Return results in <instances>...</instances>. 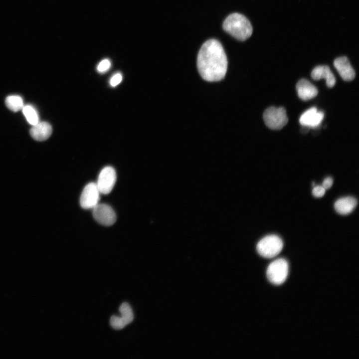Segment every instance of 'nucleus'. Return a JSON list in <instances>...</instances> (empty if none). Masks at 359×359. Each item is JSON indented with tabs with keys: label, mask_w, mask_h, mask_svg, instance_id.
<instances>
[{
	"label": "nucleus",
	"mask_w": 359,
	"mask_h": 359,
	"mask_svg": "<svg viewBox=\"0 0 359 359\" xmlns=\"http://www.w3.org/2000/svg\"><path fill=\"white\" fill-rule=\"evenodd\" d=\"M6 107L13 112H17L22 109L23 101L22 98L18 95H10L5 100Z\"/></svg>",
	"instance_id": "15"
},
{
	"label": "nucleus",
	"mask_w": 359,
	"mask_h": 359,
	"mask_svg": "<svg viewBox=\"0 0 359 359\" xmlns=\"http://www.w3.org/2000/svg\"><path fill=\"white\" fill-rule=\"evenodd\" d=\"M324 117L322 111H318L316 107H312L301 115L299 122L303 126L315 128L321 124Z\"/></svg>",
	"instance_id": "9"
},
{
	"label": "nucleus",
	"mask_w": 359,
	"mask_h": 359,
	"mask_svg": "<svg viewBox=\"0 0 359 359\" xmlns=\"http://www.w3.org/2000/svg\"><path fill=\"white\" fill-rule=\"evenodd\" d=\"M288 274V264L283 258L277 259L268 266L267 276L269 281L275 285H280L286 280Z\"/></svg>",
	"instance_id": "5"
},
{
	"label": "nucleus",
	"mask_w": 359,
	"mask_h": 359,
	"mask_svg": "<svg viewBox=\"0 0 359 359\" xmlns=\"http://www.w3.org/2000/svg\"><path fill=\"white\" fill-rule=\"evenodd\" d=\"M334 65L343 80L350 81L355 78V71L347 57L336 58L334 61Z\"/></svg>",
	"instance_id": "10"
},
{
	"label": "nucleus",
	"mask_w": 359,
	"mask_h": 359,
	"mask_svg": "<svg viewBox=\"0 0 359 359\" xmlns=\"http://www.w3.org/2000/svg\"><path fill=\"white\" fill-rule=\"evenodd\" d=\"M357 205V199L352 196L339 198L335 203L334 207L339 214L346 215L351 213Z\"/></svg>",
	"instance_id": "14"
},
{
	"label": "nucleus",
	"mask_w": 359,
	"mask_h": 359,
	"mask_svg": "<svg viewBox=\"0 0 359 359\" xmlns=\"http://www.w3.org/2000/svg\"><path fill=\"white\" fill-rule=\"evenodd\" d=\"M197 69L201 77L208 82L222 80L227 69V59L222 45L210 39L201 46L197 57Z\"/></svg>",
	"instance_id": "1"
},
{
	"label": "nucleus",
	"mask_w": 359,
	"mask_h": 359,
	"mask_svg": "<svg viewBox=\"0 0 359 359\" xmlns=\"http://www.w3.org/2000/svg\"><path fill=\"white\" fill-rule=\"evenodd\" d=\"M52 127L46 122H38L33 125L30 130L31 136L35 140L42 141L47 139L51 135Z\"/></svg>",
	"instance_id": "13"
},
{
	"label": "nucleus",
	"mask_w": 359,
	"mask_h": 359,
	"mask_svg": "<svg viewBox=\"0 0 359 359\" xmlns=\"http://www.w3.org/2000/svg\"><path fill=\"white\" fill-rule=\"evenodd\" d=\"M122 79V74L120 72H117L111 77L109 84L112 87H116L121 82Z\"/></svg>",
	"instance_id": "20"
},
{
	"label": "nucleus",
	"mask_w": 359,
	"mask_h": 359,
	"mask_svg": "<svg viewBox=\"0 0 359 359\" xmlns=\"http://www.w3.org/2000/svg\"><path fill=\"white\" fill-rule=\"evenodd\" d=\"M119 311L121 314V318L127 325L133 321L134 319L133 313L128 303L124 302L122 303L119 307Z\"/></svg>",
	"instance_id": "17"
},
{
	"label": "nucleus",
	"mask_w": 359,
	"mask_h": 359,
	"mask_svg": "<svg viewBox=\"0 0 359 359\" xmlns=\"http://www.w3.org/2000/svg\"><path fill=\"white\" fill-rule=\"evenodd\" d=\"M312 78L315 80L325 79L326 85L332 88L336 84V78L329 66L320 65L315 67L311 72Z\"/></svg>",
	"instance_id": "12"
},
{
	"label": "nucleus",
	"mask_w": 359,
	"mask_h": 359,
	"mask_svg": "<svg viewBox=\"0 0 359 359\" xmlns=\"http://www.w3.org/2000/svg\"><path fill=\"white\" fill-rule=\"evenodd\" d=\"M116 181V173L115 169L112 167L107 166L100 172L96 183L100 193L107 194L111 191Z\"/></svg>",
	"instance_id": "6"
},
{
	"label": "nucleus",
	"mask_w": 359,
	"mask_h": 359,
	"mask_svg": "<svg viewBox=\"0 0 359 359\" xmlns=\"http://www.w3.org/2000/svg\"><path fill=\"white\" fill-rule=\"evenodd\" d=\"M100 192L96 183L90 182L84 188L80 198V204L84 209H92L98 203Z\"/></svg>",
	"instance_id": "7"
},
{
	"label": "nucleus",
	"mask_w": 359,
	"mask_h": 359,
	"mask_svg": "<svg viewBox=\"0 0 359 359\" xmlns=\"http://www.w3.org/2000/svg\"><path fill=\"white\" fill-rule=\"evenodd\" d=\"M110 323L111 327L116 330L122 329L127 325L121 317L116 316L111 317Z\"/></svg>",
	"instance_id": "18"
},
{
	"label": "nucleus",
	"mask_w": 359,
	"mask_h": 359,
	"mask_svg": "<svg viewBox=\"0 0 359 359\" xmlns=\"http://www.w3.org/2000/svg\"><path fill=\"white\" fill-rule=\"evenodd\" d=\"M333 180L331 177L326 178L323 182L322 186L325 189H329L333 185Z\"/></svg>",
	"instance_id": "22"
},
{
	"label": "nucleus",
	"mask_w": 359,
	"mask_h": 359,
	"mask_svg": "<svg viewBox=\"0 0 359 359\" xmlns=\"http://www.w3.org/2000/svg\"><path fill=\"white\" fill-rule=\"evenodd\" d=\"M22 109L24 116L30 124L33 126L39 122L38 114L32 106L25 105L23 107Z\"/></svg>",
	"instance_id": "16"
},
{
	"label": "nucleus",
	"mask_w": 359,
	"mask_h": 359,
	"mask_svg": "<svg viewBox=\"0 0 359 359\" xmlns=\"http://www.w3.org/2000/svg\"><path fill=\"white\" fill-rule=\"evenodd\" d=\"M94 219L100 224L105 226L113 224L116 220V213L113 209L105 203H98L92 208Z\"/></svg>",
	"instance_id": "8"
},
{
	"label": "nucleus",
	"mask_w": 359,
	"mask_h": 359,
	"mask_svg": "<svg viewBox=\"0 0 359 359\" xmlns=\"http://www.w3.org/2000/svg\"><path fill=\"white\" fill-rule=\"evenodd\" d=\"M326 189L322 185L315 186L312 190L313 195L316 197H321L325 193Z\"/></svg>",
	"instance_id": "21"
},
{
	"label": "nucleus",
	"mask_w": 359,
	"mask_h": 359,
	"mask_svg": "<svg viewBox=\"0 0 359 359\" xmlns=\"http://www.w3.org/2000/svg\"><path fill=\"white\" fill-rule=\"evenodd\" d=\"M296 87L299 97L304 101L314 98L318 93L316 87L306 79H300Z\"/></svg>",
	"instance_id": "11"
},
{
	"label": "nucleus",
	"mask_w": 359,
	"mask_h": 359,
	"mask_svg": "<svg viewBox=\"0 0 359 359\" xmlns=\"http://www.w3.org/2000/svg\"><path fill=\"white\" fill-rule=\"evenodd\" d=\"M283 247V242L280 237L276 235H269L258 242L256 249L262 257L271 258L279 254Z\"/></svg>",
	"instance_id": "3"
},
{
	"label": "nucleus",
	"mask_w": 359,
	"mask_h": 359,
	"mask_svg": "<svg viewBox=\"0 0 359 359\" xmlns=\"http://www.w3.org/2000/svg\"><path fill=\"white\" fill-rule=\"evenodd\" d=\"M111 66V62L109 59L106 58L101 60L97 66V70L100 73H105Z\"/></svg>",
	"instance_id": "19"
},
{
	"label": "nucleus",
	"mask_w": 359,
	"mask_h": 359,
	"mask_svg": "<svg viewBox=\"0 0 359 359\" xmlns=\"http://www.w3.org/2000/svg\"><path fill=\"white\" fill-rule=\"evenodd\" d=\"M223 29L236 39L244 41L252 34L253 28L249 20L243 15L233 13L223 23Z\"/></svg>",
	"instance_id": "2"
},
{
	"label": "nucleus",
	"mask_w": 359,
	"mask_h": 359,
	"mask_svg": "<svg viewBox=\"0 0 359 359\" xmlns=\"http://www.w3.org/2000/svg\"><path fill=\"white\" fill-rule=\"evenodd\" d=\"M266 125L272 130H280L288 123L286 110L283 107H270L263 113Z\"/></svg>",
	"instance_id": "4"
}]
</instances>
